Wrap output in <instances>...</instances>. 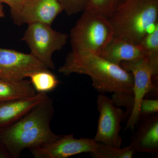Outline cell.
<instances>
[{
  "label": "cell",
  "mask_w": 158,
  "mask_h": 158,
  "mask_svg": "<svg viewBox=\"0 0 158 158\" xmlns=\"http://www.w3.org/2000/svg\"><path fill=\"white\" fill-rule=\"evenodd\" d=\"M158 113V99L143 98L142 100L139 108L140 117H145Z\"/></svg>",
  "instance_id": "obj_21"
},
{
  "label": "cell",
  "mask_w": 158,
  "mask_h": 158,
  "mask_svg": "<svg viewBox=\"0 0 158 158\" xmlns=\"http://www.w3.org/2000/svg\"><path fill=\"white\" fill-rule=\"evenodd\" d=\"M138 124V129L130 144L135 154L157 153L158 113L140 117Z\"/></svg>",
  "instance_id": "obj_11"
},
{
  "label": "cell",
  "mask_w": 158,
  "mask_h": 158,
  "mask_svg": "<svg viewBox=\"0 0 158 158\" xmlns=\"http://www.w3.org/2000/svg\"><path fill=\"white\" fill-rule=\"evenodd\" d=\"M48 98L46 93H37L34 96L0 102V129L17 121Z\"/></svg>",
  "instance_id": "obj_12"
},
{
  "label": "cell",
  "mask_w": 158,
  "mask_h": 158,
  "mask_svg": "<svg viewBox=\"0 0 158 158\" xmlns=\"http://www.w3.org/2000/svg\"><path fill=\"white\" fill-rule=\"evenodd\" d=\"M108 19L114 37L139 45L158 27V0H126Z\"/></svg>",
  "instance_id": "obj_3"
},
{
  "label": "cell",
  "mask_w": 158,
  "mask_h": 158,
  "mask_svg": "<svg viewBox=\"0 0 158 158\" xmlns=\"http://www.w3.org/2000/svg\"><path fill=\"white\" fill-rule=\"evenodd\" d=\"M96 104L99 117L97 130L94 139L97 143L121 148L123 140L120 132L124 111L116 106L112 99L104 94L98 95Z\"/></svg>",
  "instance_id": "obj_7"
},
{
  "label": "cell",
  "mask_w": 158,
  "mask_h": 158,
  "mask_svg": "<svg viewBox=\"0 0 158 158\" xmlns=\"http://www.w3.org/2000/svg\"><path fill=\"white\" fill-rule=\"evenodd\" d=\"M120 65L131 73L134 78V107L124 130H130L134 132L140 118L139 108L141 101L148 94L158 91L153 80L158 77V56H147L134 61L123 62Z\"/></svg>",
  "instance_id": "obj_5"
},
{
  "label": "cell",
  "mask_w": 158,
  "mask_h": 158,
  "mask_svg": "<svg viewBox=\"0 0 158 158\" xmlns=\"http://www.w3.org/2000/svg\"><path fill=\"white\" fill-rule=\"evenodd\" d=\"M63 11L59 0H25L19 15L14 23L18 26L35 23L51 26Z\"/></svg>",
  "instance_id": "obj_10"
},
{
  "label": "cell",
  "mask_w": 158,
  "mask_h": 158,
  "mask_svg": "<svg viewBox=\"0 0 158 158\" xmlns=\"http://www.w3.org/2000/svg\"><path fill=\"white\" fill-rule=\"evenodd\" d=\"M32 86L37 93H45L52 91L57 88L60 81L50 69L37 70L30 75Z\"/></svg>",
  "instance_id": "obj_15"
},
{
  "label": "cell",
  "mask_w": 158,
  "mask_h": 158,
  "mask_svg": "<svg viewBox=\"0 0 158 158\" xmlns=\"http://www.w3.org/2000/svg\"><path fill=\"white\" fill-rule=\"evenodd\" d=\"M48 69L31 53L0 48V79L17 81L34 72Z\"/></svg>",
  "instance_id": "obj_9"
},
{
  "label": "cell",
  "mask_w": 158,
  "mask_h": 158,
  "mask_svg": "<svg viewBox=\"0 0 158 158\" xmlns=\"http://www.w3.org/2000/svg\"><path fill=\"white\" fill-rule=\"evenodd\" d=\"M135 154L134 149L130 144L122 148L99 143H97L94 152L90 154L94 158H131Z\"/></svg>",
  "instance_id": "obj_16"
},
{
  "label": "cell",
  "mask_w": 158,
  "mask_h": 158,
  "mask_svg": "<svg viewBox=\"0 0 158 158\" xmlns=\"http://www.w3.org/2000/svg\"><path fill=\"white\" fill-rule=\"evenodd\" d=\"M111 99L116 106L126 108V112L124 113L123 120L128 119L134 107L135 99L133 92H121L113 93Z\"/></svg>",
  "instance_id": "obj_18"
},
{
  "label": "cell",
  "mask_w": 158,
  "mask_h": 158,
  "mask_svg": "<svg viewBox=\"0 0 158 158\" xmlns=\"http://www.w3.org/2000/svg\"><path fill=\"white\" fill-rule=\"evenodd\" d=\"M113 37L109 19L85 9L71 31L70 42L72 51L99 55Z\"/></svg>",
  "instance_id": "obj_4"
},
{
  "label": "cell",
  "mask_w": 158,
  "mask_h": 158,
  "mask_svg": "<svg viewBox=\"0 0 158 158\" xmlns=\"http://www.w3.org/2000/svg\"><path fill=\"white\" fill-rule=\"evenodd\" d=\"M97 146L94 138H75L70 134L60 135L52 142L30 150L35 158H67L83 153H92Z\"/></svg>",
  "instance_id": "obj_8"
},
{
  "label": "cell",
  "mask_w": 158,
  "mask_h": 158,
  "mask_svg": "<svg viewBox=\"0 0 158 158\" xmlns=\"http://www.w3.org/2000/svg\"><path fill=\"white\" fill-rule=\"evenodd\" d=\"M37 93L28 80L0 79V102L29 97Z\"/></svg>",
  "instance_id": "obj_14"
},
{
  "label": "cell",
  "mask_w": 158,
  "mask_h": 158,
  "mask_svg": "<svg viewBox=\"0 0 158 158\" xmlns=\"http://www.w3.org/2000/svg\"><path fill=\"white\" fill-rule=\"evenodd\" d=\"M123 1V0H89L85 9L98 12L108 18Z\"/></svg>",
  "instance_id": "obj_17"
},
{
  "label": "cell",
  "mask_w": 158,
  "mask_h": 158,
  "mask_svg": "<svg viewBox=\"0 0 158 158\" xmlns=\"http://www.w3.org/2000/svg\"><path fill=\"white\" fill-rule=\"evenodd\" d=\"M69 38L68 34L55 31L51 26L35 23L28 25L22 40L27 43L35 58L48 69L54 70L53 54L62 50Z\"/></svg>",
  "instance_id": "obj_6"
},
{
  "label": "cell",
  "mask_w": 158,
  "mask_h": 158,
  "mask_svg": "<svg viewBox=\"0 0 158 158\" xmlns=\"http://www.w3.org/2000/svg\"><path fill=\"white\" fill-rule=\"evenodd\" d=\"M100 56L116 65L147 57L139 45L113 37L99 54Z\"/></svg>",
  "instance_id": "obj_13"
},
{
  "label": "cell",
  "mask_w": 158,
  "mask_h": 158,
  "mask_svg": "<svg viewBox=\"0 0 158 158\" xmlns=\"http://www.w3.org/2000/svg\"><path fill=\"white\" fill-rule=\"evenodd\" d=\"M59 72L65 76L77 73L90 77L94 88L100 94L133 92L132 74L97 54L72 50Z\"/></svg>",
  "instance_id": "obj_2"
},
{
  "label": "cell",
  "mask_w": 158,
  "mask_h": 158,
  "mask_svg": "<svg viewBox=\"0 0 158 158\" xmlns=\"http://www.w3.org/2000/svg\"><path fill=\"white\" fill-rule=\"evenodd\" d=\"M123 1H126V0H123Z\"/></svg>",
  "instance_id": "obj_24"
},
{
  "label": "cell",
  "mask_w": 158,
  "mask_h": 158,
  "mask_svg": "<svg viewBox=\"0 0 158 158\" xmlns=\"http://www.w3.org/2000/svg\"><path fill=\"white\" fill-rule=\"evenodd\" d=\"M5 16L4 10H3V6L2 3L0 2V18H3Z\"/></svg>",
  "instance_id": "obj_23"
},
{
  "label": "cell",
  "mask_w": 158,
  "mask_h": 158,
  "mask_svg": "<svg viewBox=\"0 0 158 158\" xmlns=\"http://www.w3.org/2000/svg\"><path fill=\"white\" fill-rule=\"evenodd\" d=\"M53 101L48 98L8 126L0 129V142L10 156L19 157L25 149L40 147L59 138L51 129Z\"/></svg>",
  "instance_id": "obj_1"
},
{
  "label": "cell",
  "mask_w": 158,
  "mask_h": 158,
  "mask_svg": "<svg viewBox=\"0 0 158 158\" xmlns=\"http://www.w3.org/2000/svg\"><path fill=\"white\" fill-rule=\"evenodd\" d=\"M65 11L69 15L82 12L87 7L89 0H59Z\"/></svg>",
  "instance_id": "obj_20"
},
{
  "label": "cell",
  "mask_w": 158,
  "mask_h": 158,
  "mask_svg": "<svg viewBox=\"0 0 158 158\" xmlns=\"http://www.w3.org/2000/svg\"><path fill=\"white\" fill-rule=\"evenodd\" d=\"M24 2L25 0H0V2L5 3L10 7L14 22L18 17Z\"/></svg>",
  "instance_id": "obj_22"
},
{
  "label": "cell",
  "mask_w": 158,
  "mask_h": 158,
  "mask_svg": "<svg viewBox=\"0 0 158 158\" xmlns=\"http://www.w3.org/2000/svg\"><path fill=\"white\" fill-rule=\"evenodd\" d=\"M139 45L147 56H158V27L146 35Z\"/></svg>",
  "instance_id": "obj_19"
}]
</instances>
